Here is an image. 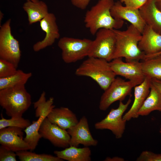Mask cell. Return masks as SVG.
<instances>
[{
	"instance_id": "5",
	"label": "cell",
	"mask_w": 161,
	"mask_h": 161,
	"mask_svg": "<svg viewBox=\"0 0 161 161\" xmlns=\"http://www.w3.org/2000/svg\"><path fill=\"white\" fill-rule=\"evenodd\" d=\"M46 93L43 92L36 101L33 103L35 109V117L38 118L36 121H33L29 126L24 130L26 134L24 141L30 145L31 151L34 150L38 145L40 139L42 137L39 133V128L44 119L55 107L53 105L54 99L50 97L46 100Z\"/></svg>"
},
{
	"instance_id": "7",
	"label": "cell",
	"mask_w": 161,
	"mask_h": 161,
	"mask_svg": "<svg viewBox=\"0 0 161 161\" xmlns=\"http://www.w3.org/2000/svg\"><path fill=\"white\" fill-rule=\"evenodd\" d=\"M95 35V39L92 41L88 57L111 61L113 59L116 47V35L114 30L101 29Z\"/></svg>"
},
{
	"instance_id": "23",
	"label": "cell",
	"mask_w": 161,
	"mask_h": 161,
	"mask_svg": "<svg viewBox=\"0 0 161 161\" xmlns=\"http://www.w3.org/2000/svg\"><path fill=\"white\" fill-rule=\"evenodd\" d=\"M156 110L161 112V95L158 90L151 83L149 93L137 114L139 116H147Z\"/></svg>"
},
{
	"instance_id": "17",
	"label": "cell",
	"mask_w": 161,
	"mask_h": 161,
	"mask_svg": "<svg viewBox=\"0 0 161 161\" xmlns=\"http://www.w3.org/2000/svg\"><path fill=\"white\" fill-rule=\"evenodd\" d=\"M138 46L145 53V58L156 54L161 51V34L146 25Z\"/></svg>"
},
{
	"instance_id": "28",
	"label": "cell",
	"mask_w": 161,
	"mask_h": 161,
	"mask_svg": "<svg viewBox=\"0 0 161 161\" xmlns=\"http://www.w3.org/2000/svg\"><path fill=\"white\" fill-rule=\"evenodd\" d=\"M17 67L12 63L0 59V78L7 77L16 73Z\"/></svg>"
},
{
	"instance_id": "37",
	"label": "cell",
	"mask_w": 161,
	"mask_h": 161,
	"mask_svg": "<svg viewBox=\"0 0 161 161\" xmlns=\"http://www.w3.org/2000/svg\"><path fill=\"white\" fill-rule=\"evenodd\" d=\"M160 54H161V51L155 55H151L149 57H146L145 58L155 56H157V55H158Z\"/></svg>"
},
{
	"instance_id": "10",
	"label": "cell",
	"mask_w": 161,
	"mask_h": 161,
	"mask_svg": "<svg viewBox=\"0 0 161 161\" xmlns=\"http://www.w3.org/2000/svg\"><path fill=\"white\" fill-rule=\"evenodd\" d=\"M131 101L130 98L125 103L122 101H120L117 108L112 109L103 119L95 124V129L98 130H109L112 132L116 138H122L125 129L126 122L123 118V114Z\"/></svg>"
},
{
	"instance_id": "11",
	"label": "cell",
	"mask_w": 161,
	"mask_h": 161,
	"mask_svg": "<svg viewBox=\"0 0 161 161\" xmlns=\"http://www.w3.org/2000/svg\"><path fill=\"white\" fill-rule=\"evenodd\" d=\"M112 70L116 75H120L135 83L137 85L144 80L145 76L141 62L134 61H123L122 58H114L109 62Z\"/></svg>"
},
{
	"instance_id": "16",
	"label": "cell",
	"mask_w": 161,
	"mask_h": 161,
	"mask_svg": "<svg viewBox=\"0 0 161 161\" xmlns=\"http://www.w3.org/2000/svg\"><path fill=\"white\" fill-rule=\"evenodd\" d=\"M111 13L115 18L126 20L142 33L146 25L139 9L123 6L120 1L114 2Z\"/></svg>"
},
{
	"instance_id": "36",
	"label": "cell",
	"mask_w": 161,
	"mask_h": 161,
	"mask_svg": "<svg viewBox=\"0 0 161 161\" xmlns=\"http://www.w3.org/2000/svg\"><path fill=\"white\" fill-rule=\"evenodd\" d=\"M4 17V14L1 11H0V25Z\"/></svg>"
},
{
	"instance_id": "27",
	"label": "cell",
	"mask_w": 161,
	"mask_h": 161,
	"mask_svg": "<svg viewBox=\"0 0 161 161\" xmlns=\"http://www.w3.org/2000/svg\"><path fill=\"white\" fill-rule=\"evenodd\" d=\"M2 114L0 120V129L8 127L25 129L31 124L29 120L24 119L22 117H11L10 119H6L3 117Z\"/></svg>"
},
{
	"instance_id": "4",
	"label": "cell",
	"mask_w": 161,
	"mask_h": 161,
	"mask_svg": "<svg viewBox=\"0 0 161 161\" xmlns=\"http://www.w3.org/2000/svg\"><path fill=\"white\" fill-rule=\"evenodd\" d=\"M75 74L78 76L90 78L104 91L108 88L116 76L109 62L92 57H88L82 62L76 69Z\"/></svg>"
},
{
	"instance_id": "29",
	"label": "cell",
	"mask_w": 161,
	"mask_h": 161,
	"mask_svg": "<svg viewBox=\"0 0 161 161\" xmlns=\"http://www.w3.org/2000/svg\"><path fill=\"white\" fill-rule=\"evenodd\" d=\"M137 161H161V154H156L150 151L142 152L136 159Z\"/></svg>"
},
{
	"instance_id": "3",
	"label": "cell",
	"mask_w": 161,
	"mask_h": 161,
	"mask_svg": "<svg viewBox=\"0 0 161 161\" xmlns=\"http://www.w3.org/2000/svg\"><path fill=\"white\" fill-rule=\"evenodd\" d=\"M31 103V95L24 85L0 90V105L9 117H22Z\"/></svg>"
},
{
	"instance_id": "24",
	"label": "cell",
	"mask_w": 161,
	"mask_h": 161,
	"mask_svg": "<svg viewBox=\"0 0 161 161\" xmlns=\"http://www.w3.org/2000/svg\"><path fill=\"white\" fill-rule=\"evenodd\" d=\"M141 62L145 77L161 80V55L146 58Z\"/></svg>"
},
{
	"instance_id": "20",
	"label": "cell",
	"mask_w": 161,
	"mask_h": 161,
	"mask_svg": "<svg viewBox=\"0 0 161 161\" xmlns=\"http://www.w3.org/2000/svg\"><path fill=\"white\" fill-rule=\"evenodd\" d=\"M139 10L146 25L161 34V11L157 6L155 0H148Z\"/></svg>"
},
{
	"instance_id": "34",
	"label": "cell",
	"mask_w": 161,
	"mask_h": 161,
	"mask_svg": "<svg viewBox=\"0 0 161 161\" xmlns=\"http://www.w3.org/2000/svg\"><path fill=\"white\" fill-rule=\"evenodd\" d=\"M105 161H124V159L122 157H107L104 160Z\"/></svg>"
},
{
	"instance_id": "13",
	"label": "cell",
	"mask_w": 161,
	"mask_h": 161,
	"mask_svg": "<svg viewBox=\"0 0 161 161\" xmlns=\"http://www.w3.org/2000/svg\"><path fill=\"white\" fill-rule=\"evenodd\" d=\"M23 129L16 127H8L0 129L1 145L15 152L31 149L24 140Z\"/></svg>"
},
{
	"instance_id": "2",
	"label": "cell",
	"mask_w": 161,
	"mask_h": 161,
	"mask_svg": "<svg viewBox=\"0 0 161 161\" xmlns=\"http://www.w3.org/2000/svg\"><path fill=\"white\" fill-rule=\"evenodd\" d=\"M114 30L116 44L113 59L124 58L126 61H130L144 59L145 55L138 46L142 34L137 28L131 24L125 30Z\"/></svg>"
},
{
	"instance_id": "31",
	"label": "cell",
	"mask_w": 161,
	"mask_h": 161,
	"mask_svg": "<svg viewBox=\"0 0 161 161\" xmlns=\"http://www.w3.org/2000/svg\"><path fill=\"white\" fill-rule=\"evenodd\" d=\"M148 0H120L125 6L139 9Z\"/></svg>"
},
{
	"instance_id": "25",
	"label": "cell",
	"mask_w": 161,
	"mask_h": 161,
	"mask_svg": "<svg viewBox=\"0 0 161 161\" xmlns=\"http://www.w3.org/2000/svg\"><path fill=\"white\" fill-rule=\"evenodd\" d=\"M31 72L25 73L20 69L10 76L0 78V90L21 85H24L32 76Z\"/></svg>"
},
{
	"instance_id": "15",
	"label": "cell",
	"mask_w": 161,
	"mask_h": 161,
	"mask_svg": "<svg viewBox=\"0 0 161 161\" xmlns=\"http://www.w3.org/2000/svg\"><path fill=\"white\" fill-rule=\"evenodd\" d=\"M40 25L46 34L43 40L37 42L33 45V49L35 52L52 45L60 36L56 17L53 13H49L40 21Z\"/></svg>"
},
{
	"instance_id": "32",
	"label": "cell",
	"mask_w": 161,
	"mask_h": 161,
	"mask_svg": "<svg viewBox=\"0 0 161 161\" xmlns=\"http://www.w3.org/2000/svg\"><path fill=\"white\" fill-rule=\"evenodd\" d=\"M91 0H70L72 4L81 10H84L88 5Z\"/></svg>"
},
{
	"instance_id": "21",
	"label": "cell",
	"mask_w": 161,
	"mask_h": 161,
	"mask_svg": "<svg viewBox=\"0 0 161 161\" xmlns=\"http://www.w3.org/2000/svg\"><path fill=\"white\" fill-rule=\"evenodd\" d=\"M56 156L68 161H90L91 151L88 147L79 148L69 146L61 151H55Z\"/></svg>"
},
{
	"instance_id": "30",
	"label": "cell",
	"mask_w": 161,
	"mask_h": 161,
	"mask_svg": "<svg viewBox=\"0 0 161 161\" xmlns=\"http://www.w3.org/2000/svg\"><path fill=\"white\" fill-rule=\"evenodd\" d=\"M16 152L1 145L0 147V161H16Z\"/></svg>"
},
{
	"instance_id": "26",
	"label": "cell",
	"mask_w": 161,
	"mask_h": 161,
	"mask_svg": "<svg viewBox=\"0 0 161 161\" xmlns=\"http://www.w3.org/2000/svg\"><path fill=\"white\" fill-rule=\"evenodd\" d=\"M17 156L21 161H63V160L57 156L50 154H37L35 153L23 150L16 152Z\"/></svg>"
},
{
	"instance_id": "22",
	"label": "cell",
	"mask_w": 161,
	"mask_h": 161,
	"mask_svg": "<svg viewBox=\"0 0 161 161\" xmlns=\"http://www.w3.org/2000/svg\"><path fill=\"white\" fill-rule=\"evenodd\" d=\"M23 8L27 14L30 25L40 22L49 13L46 4L39 0L35 2L27 1L23 4Z\"/></svg>"
},
{
	"instance_id": "19",
	"label": "cell",
	"mask_w": 161,
	"mask_h": 161,
	"mask_svg": "<svg viewBox=\"0 0 161 161\" xmlns=\"http://www.w3.org/2000/svg\"><path fill=\"white\" fill-rule=\"evenodd\" d=\"M47 118L52 123L66 130L75 126L79 121L73 112L68 108L64 107H55Z\"/></svg>"
},
{
	"instance_id": "9",
	"label": "cell",
	"mask_w": 161,
	"mask_h": 161,
	"mask_svg": "<svg viewBox=\"0 0 161 161\" xmlns=\"http://www.w3.org/2000/svg\"><path fill=\"white\" fill-rule=\"evenodd\" d=\"M137 85L134 82L126 81L120 78L116 77L101 95L99 109L106 111L115 102L123 101L126 96L131 95L132 89Z\"/></svg>"
},
{
	"instance_id": "1",
	"label": "cell",
	"mask_w": 161,
	"mask_h": 161,
	"mask_svg": "<svg viewBox=\"0 0 161 161\" xmlns=\"http://www.w3.org/2000/svg\"><path fill=\"white\" fill-rule=\"evenodd\" d=\"M114 3V0H99L87 11L84 22L92 35L101 29L119 30L123 26V20L115 19L112 15L111 10Z\"/></svg>"
},
{
	"instance_id": "18",
	"label": "cell",
	"mask_w": 161,
	"mask_h": 161,
	"mask_svg": "<svg viewBox=\"0 0 161 161\" xmlns=\"http://www.w3.org/2000/svg\"><path fill=\"white\" fill-rule=\"evenodd\" d=\"M151 84V79L145 76L141 83L134 87L133 102L129 109L123 116V119L126 122L139 117L137 113L149 93Z\"/></svg>"
},
{
	"instance_id": "14",
	"label": "cell",
	"mask_w": 161,
	"mask_h": 161,
	"mask_svg": "<svg viewBox=\"0 0 161 161\" xmlns=\"http://www.w3.org/2000/svg\"><path fill=\"white\" fill-rule=\"evenodd\" d=\"M67 131L70 136V146L78 147L80 144L85 147L96 146L98 141L92 136L89 130L88 120L82 117L78 123Z\"/></svg>"
},
{
	"instance_id": "12",
	"label": "cell",
	"mask_w": 161,
	"mask_h": 161,
	"mask_svg": "<svg viewBox=\"0 0 161 161\" xmlns=\"http://www.w3.org/2000/svg\"><path fill=\"white\" fill-rule=\"evenodd\" d=\"M38 132L42 137L49 140L54 146L66 148L70 146V136L67 131L51 123L46 117Z\"/></svg>"
},
{
	"instance_id": "35",
	"label": "cell",
	"mask_w": 161,
	"mask_h": 161,
	"mask_svg": "<svg viewBox=\"0 0 161 161\" xmlns=\"http://www.w3.org/2000/svg\"><path fill=\"white\" fill-rule=\"evenodd\" d=\"M155 3L157 7L161 11V0H155Z\"/></svg>"
},
{
	"instance_id": "8",
	"label": "cell",
	"mask_w": 161,
	"mask_h": 161,
	"mask_svg": "<svg viewBox=\"0 0 161 161\" xmlns=\"http://www.w3.org/2000/svg\"><path fill=\"white\" fill-rule=\"evenodd\" d=\"M11 22L9 19L0 26V59L12 63L17 68L21 52L18 41L12 33Z\"/></svg>"
},
{
	"instance_id": "6",
	"label": "cell",
	"mask_w": 161,
	"mask_h": 161,
	"mask_svg": "<svg viewBox=\"0 0 161 161\" xmlns=\"http://www.w3.org/2000/svg\"><path fill=\"white\" fill-rule=\"evenodd\" d=\"M92 41L87 38H61L58 41V46L62 51L63 60L70 64L88 57Z\"/></svg>"
},
{
	"instance_id": "39",
	"label": "cell",
	"mask_w": 161,
	"mask_h": 161,
	"mask_svg": "<svg viewBox=\"0 0 161 161\" xmlns=\"http://www.w3.org/2000/svg\"><path fill=\"white\" fill-rule=\"evenodd\" d=\"M160 55H161V54H160Z\"/></svg>"
},
{
	"instance_id": "33",
	"label": "cell",
	"mask_w": 161,
	"mask_h": 161,
	"mask_svg": "<svg viewBox=\"0 0 161 161\" xmlns=\"http://www.w3.org/2000/svg\"><path fill=\"white\" fill-rule=\"evenodd\" d=\"M151 83L158 90L161 95V80L151 79Z\"/></svg>"
},
{
	"instance_id": "38",
	"label": "cell",
	"mask_w": 161,
	"mask_h": 161,
	"mask_svg": "<svg viewBox=\"0 0 161 161\" xmlns=\"http://www.w3.org/2000/svg\"><path fill=\"white\" fill-rule=\"evenodd\" d=\"M26 0V1H29V0H30V1H35H35H38V0Z\"/></svg>"
}]
</instances>
